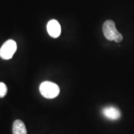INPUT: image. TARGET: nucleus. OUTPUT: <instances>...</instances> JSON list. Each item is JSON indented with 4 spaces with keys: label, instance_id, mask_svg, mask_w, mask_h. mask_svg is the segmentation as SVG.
<instances>
[{
    "label": "nucleus",
    "instance_id": "2",
    "mask_svg": "<svg viewBox=\"0 0 134 134\" xmlns=\"http://www.w3.org/2000/svg\"><path fill=\"white\" fill-rule=\"evenodd\" d=\"M41 94L47 99H53L58 96L60 93V88L57 85L50 81H44L40 85Z\"/></svg>",
    "mask_w": 134,
    "mask_h": 134
},
{
    "label": "nucleus",
    "instance_id": "5",
    "mask_svg": "<svg viewBox=\"0 0 134 134\" xmlns=\"http://www.w3.org/2000/svg\"><path fill=\"white\" fill-rule=\"evenodd\" d=\"M104 116L110 120H117L120 117V110L114 106H107L102 110Z\"/></svg>",
    "mask_w": 134,
    "mask_h": 134
},
{
    "label": "nucleus",
    "instance_id": "3",
    "mask_svg": "<svg viewBox=\"0 0 134 134\" xmlns=\"http://www.w3.org/2000/svg\"><path fill=\"white\" fill-rule=\"evenodd\" d=\"M17 50L16 42L13 40H8L3 43L0 48V57L4 60H9L13 57Z\"/></svg>",
    "mask_w": 134,
    "mask_h": 134
},
{
    "label": "nucleus",
    "instance_id": "6",
    "mask_svg": "<svg viewBox=\"0 0 134 134\" xmlns=\"http://www.w3.org/2000/svg\"><path fill=\"white\" fill-rule=\"evenodd\" d=\"M13 134H27L25 124L22 120L18 119L13 124Z\"/></svg>",
    "mask_w": 134,
    "mask_h": 134
},
{
    "label": "nucleus",
    "instance_id": "4",
    "mask_svg": "<svg viewBox=\"0 0 134 134\" xmlns=\"http://www.w3.org/2000/svg\"><path fill=\"white\" fill-rule=\"evenodd\" d=\"M47 29L48 34L52 37L57 38L61 34V26L59 23L55 19H52L47 25Z\"/></svg>",
    "mask_w": 134,
    "mask_h": 134
},
{
    "label": "nucleus",
    "instance_id": "1",
    "mask_svg": "<svg viewBox=\"0 0 134 134\" xmlns=\"http://www.w3.org/2000/svg\"><path fill=\"white\" fill-rule=\"evenodd\" d=\"M103 31L105 37L108 41L120 42L123 39L122 34L117 31L114 22L112 20H108L104 23Z\"/></svg>",
    "mask_w": 134,
    "mask_h": 134
},
{
    "label": "nucleus",
    "instance_id": "7",
    "mask_svg": "<svg viewBox=\"0 0 134 134\" xmlns=\"http://www.w3.org/2000/svg\"><path fill=\"white\" fill-rule=\"evenodd\" d=\"M8 92V88L4 83H0V98H3L6 96Z\"/></svg>",
    "mask_w": 134,
    "mask_h": 134
}]
</instances>
